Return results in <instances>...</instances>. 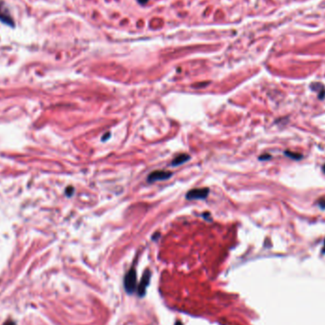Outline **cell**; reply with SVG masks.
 <instances>
[{
	"label": "cell",
	"mask_w": 325,
	"mask_h": 325,
	"mask_svg": "<svg viewBox=\"0 0 325 325\" xmlns=\"http://www.w3.org/2000/svg\"><path fill=\"white\" fill-rule=\"evenodd\" d=\"M124 285H125V289L129 294H132L135 291L137 285V275L134 268H131L127 273L125 281H124Z\"/></svg>",
	"instance_id": "cell-1"
},
{
	"label": "cell",
	"mask_w": 325,
	"mask_h": 325,
	"mask_svg": "<svg viewBox=\"0 0 325 325\" xmlns=\"http://www.w3.org/2000/svg\"><path fill=\"white\" fill-rule=\"evenodd\" d=\"M0 21L11 28L15 26L14 20L11 17L9 9L3 1H0Z\"/></svg>",
	"instance_id": "cell-2"
},
{
	"label": "cell",
	"mask_w": 325,
	"mask_h": 325,
	"mask_svg": "<svg viewBox=\"0 0 325 325\" xmlns=\"http://www.w3.org/2000/svg\"><path fill=\"white\" fill-rule=\"evenodd\" d=\"M171 176H172V173L170 171H166V170H156V171H153L148 175L147 181L149 183H154L158 181L167 180Z\"/></svg>",
	"instance_id": "cell-3"
},
{
	"label": "cell",
	"mask_w": 325,
	"mask_h": 325,
	"mask_svg": "<svg viewBox=\"0 0 325 325\" xmlns=\"http://www.w3.org/2000/svg\"><path fill=\"white\" fill-rule=\"evenodd\" d=\"M209 189L208 188H196L187 192V200H200L205 199L208 196Z\"/></svg>",
	"instance_id": "cell-4"
},
{
	"label": "cell",
	"mask_w": 325,
	"mask_h": 325,
	"mask_svg": "<svg viewBox=\"0 0 325 325\" xmlns=\"http://www.w3.org/2000/svg\"><path fill=\"white\" fill-rule=\"evenodd\" d=\"M150 278H151V273L148 270L146 271L145 274L142 277V281H141L140 284H139V287H138V294H139V296H140V297H144L145 296L147 288V285L149 284V282H150Z\"/></svg>",
	"instance_id": "cell-5"
},
{
	"label": "cell",
	"mask_w": 325,
	"mask_h": 325,
	"mask_svg": "<svg viewBox=\"0 0 325 325\" xmlns=\"http://www.w3.org/2000/svg\"><path fill=\"white\" fill-rule=\"evenodd\" d=\"M189 159H190V156L188 155V154H180V155H178V156L172 161L171 165H172V166H177V165H183V163L187 162Z\"/></svg>",
	"instance_id": "cell-6"
},
{
	"label": "cell",
	"mask_w": 325,
	"mask_h": 325,
	"mask_svg": "<svg viewBox=\"0 0 325 325\" xmlns=\"http://www.w3.org/2000/svg\"><path fill=\"white\" fill-rule=\"evenodd\" d=\"M285 154H287V156H290V157H292V158H294V159H300V158H301V157H298L297 155H298V154H295V153H291V152H285Z\"/></svg>",
	"instance_id": "cell-7"
},
{
	"label": "cell",
	"mask_w": 325,
	"mask_h": 325,
	"mask_svg": "<svg viewBox=\"0 0 325 325\" xmlns=\"http://www.w3.org/2000/svg\"><path fill=\"white\" fill-rule=\"evenodd\" d=\"M108 137H111V133L110 132H107V133H106L104 136H103V138H102V140L103 141H106V139L108 138Z\"/></svg>",
	"instance_id": "cell-8"
},
{
	"label": "cell",
	"mask_w": 325,
	"mask_h": 325,
	"mask_svg": "<svg viewBox=\"0 0 325 325\" xmlns=\"http://www.w3.org/2000/svg\"><path fill=\"white\" fill-rule=\"evenodd\" d=\"M138 2L140 3V4H142V5H145L146 3L148 2V0H138Z\"/></svg>",
	"instance_id": "cell-9"
},
{
	"label": "cell",
	"mask_w": 325,
	"mask_h": 325,
	"mask_svg": "<svg viewBox=\"0 0 325 325\" xmlns=\"http://www.w3.org/2000/svg\"><path fill=\"white\" fill-rule=\"evenodd\" d=\"M270 158V156H261V157H260V160H264V159H269Z\"/></svg>",
	"instance_id": "cell-10"
},
{
	"label": "cell",
	"mask_w": 325,
	"mask_h": 325,
	"mask_svg": "<svg viewBox=\"0 0 325 325\" xmlns=\"http://www.w3.org/2000/svg\"><path fill=\"white\" fill-rule=\"evenodd\" d=\"M4 325H15L12 321H7Z\"/></svg>",
	"instance_id": "cell-11"
},
{
	"label": "cell",
	"mask_w": 325,
	"mask_h": 325,
	"mask_svg": "<svg viewBox=\"0 0 325 325\" xmlns=\"http://www.w3.org/2000/svg\"><path fill=\"white\" fill-rule=\"evenodd\" d=\"M322 169H323V171L325 172V165H324L322 166Z\"/></svg>",
	"instance_id": "cell-12"
}]
</instances>
